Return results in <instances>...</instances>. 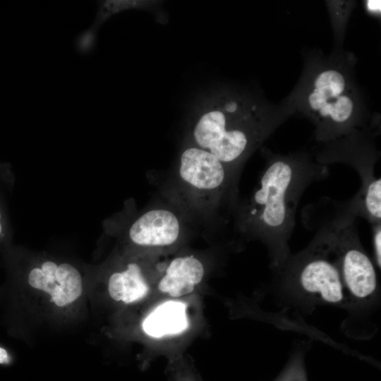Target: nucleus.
Masks as SVG:
<instances>
[{
	"mask_svg": "<svg viewBox=\"0 0 381 381\" xmlns=\"http://www.w3.org/2000/svg\"><path fill=\"white\" fill-rule=\"evenodd\" d=\"M328 174L327 164L306 154H270L253 194L237 205L238 230L264 241L277 260L283 259L303 193Z\"/></svg>",
	"mask_w": 381,
	"mask_h": 381,
	"instance_id": "1",
	"label": "nucleus"
},
{
	"mask_svg": "<svg viewBox=\"0 0 381 381\" xmlns=\"http://www.w3.org/2000/svg\"><path fill=\"white\" fill-rule=\"evenodd\" d=\"M243 104L233 97L217 99L200 112L190 132V144L209 152L237 174L272 128Z\"/></svg>",
	"mask_w": 381,
	"mask_h": 381,
	"instance_id": "2",
	"label": "nucleus"
},
{
	"mask_svg": "<svg viewBox=\"0 0 381 381\" xmlns=\"http://www.w3.org/2000/svg\"><path fill=\"white\" fill-rule=\"evenodd\" d=\"M354 216L338 205L325 206L312 217L315 229L330 253L337 255L343 284L352 295L366 298L376 290L374 265L360 243Z\"/></svg>",
	"mask_w": 381,
	"mask_h": 381,
	"instance_id": "3",
	"label": "nucleus"
},
{
	"mask_svg": "<svg viewBox=\"0 0 381 381\" xmlns=\"http://www.w3.org/2000/svg\"><path fill=\"white\" fill-rule=\"evenodd\" d=\"M179 181L195 203L218 207L229 202L235 205L238 174L217 158L192 144L181 154Z\"/></svg>",
	"mask_w": 381,
	"mask_h": 381,
	"instance_id": "4",
	"label": "nucleus"
},
{
	"mask_svg": "<svg viewBox=\"0 0 381 381\" xmlns=\"http://www.w3.org/2000/svg\"><path fill=\"white\" fill-rule=\"evenodd\" d=\"M311 111L327 125L322 139L335 138L351 127L355 102L345 75L335 68L320 71L307 97Z\"/></svg>",
	"mask_w": 381,
	"mask_h": 381,
	"instance_id": "5",
	"label": "nucleus"
},
{
	"mask_svg": "<svg viewBox=\"0 0 381 381\" xmlns=\"http://www.w3.org/2000/svg\"><path fill=\"white\" fill-rule=\"evenodd\" d=\"M306 253L297 267L300 286L325 302H341L344 299V284L339 267L330 259L328 250L316 234Z\"/></svg>",
	"mask_w": 381,
	"mask_h": 381,
	"instance_id": "6",
	"label": "nucleus"
},
{
	"mask_svg": "<svg viewBox=\"0 0 381 381\" xmlns=\"http://www.w3.org/2000/svg\"><path fill=\"white\" fill-rule=\"evenodd\" d=\"M28 282L32 287L51 295L58 306H64L76 300L82 294V279L72 265L47 261L42 268H35L30 272Z\"/></svg>",
	"mask_w": 381,
	"mask_h": 381,
	"instance_id": "7",
	"label": "nucleus"
},
{
	"mask_svg": "<svg viewBox=\"0 0 381 381\" xmlns=\"http://www.w3.org/2000/svg\"><path fill=\"white\" fill-rule=\"evenodd\" d=\"M181 231V221L174 212L155 208L145 212L132 224L129 237L138 246L164 247L175 243Z\"/></svg>",
	"mask_w": 381,
	"mask_h": 381,
	"instance_id": "8",
	"label": "nucleus"
},
{
	"mask_svg": "<svg viewBox=\"0 0 381 381\" xmlns=\"http://www.w3.org/2000/svg\"><path fill=\"white\" fill-rule=\"evenodd\" d=\"M202 263L192 255L172 260L161 278L158 288L171 297H179L192 292L204 276Z\"/></svg>",
	"mask_w": 381,
	"mask_h": 381,
	"instance_id": "9",
	"label": "nucleus"
},
{
	"mask_svg": "<svg viewBox=\"0 0 381 381\" xmlns=\"http://www.w3.org/2000/svg\"><path fill=\"white\" fill-rule=\"evenodd\" d=\"M188 325L186 305L179 301H168L159 306L145 320L143 327L150 337L159 338L177 334Z\"/></svg>",
	"mask_w": 381,
	"mask_h": 381,
	"instance_id": "10",
	"label": "nucleus"
},
{
	"mask_svg": "<svg viewBox=\"0 0 381 381\" xmlns=\"http://www.w3.org/2000/svg\"><path fill=\"white\" fill-rule=\"evenodd\" d=\"M108 289L115 301L130 303L143 298L149 287L140 266L130 263L124 271L110 276Z\"/></svg>",
	"mask_w": 381,
	"mask_h": 381,
	"instance_id": "11",
	"label": "nucleus"
},
{
	"mask_svg": "<svg viewBox=\"0 0 381 381\" xmlns=\"http://www.w3.org/2000/svg\"><path fill=\"white\" fill-rule=\"evenodd\" d=\"M277 381H306L305 373L300 365H293Z\"/></svg>",
	"mask_w": 381,
	"mask_h": 381,
	"instance_id": "12",
	"label": "nucleus"
},
{
	"mask_svg": "<svg viewBox=\"0 0 381 381\" xmlns=\"http://www.w3.org/2000/svg\"><path fill=\"white\" fill-rule=\"evenodd\" d=\"M373 243L377 265H381V223L372 226Z\"/></svg>",
	"mask_w": 381,
	"mask_h": 381,
	"instance_id": "13",
	"label": "nucleus"
},
{
	"mask_svg": "<svg viewBox=\"0 0 381 381\" xmlns=\"http://www.w3.org/2000/svg\"><path fill=\"white\" fill-rule=\"evenodd\" d=\"M380 1L377 0H370L367 1L366 6L367 9L372 13H380Z\"/></svg>",
	"mask_w": 381,
	"mask_h": 381,
	"instance_id": "14",
	"label": "nucleus"
},
{
	"mask_svg": "<svg viewBox=\"0 0 381 381\" xmlns=\"http://www.w3.org/2000/svg\"><path fill=\"white\" fill-rule=\"evenodd\" d=\"M8 361L9 358L6 351L0 347V364L8 363Z\"/></svg>",
	"mask_w": 381,
	"mask_h": 381,
	"instance_id": "15",
	"label": "nucleus"
},
{
	"mask_svg": "<svg viewBox=\"0 0 381 381\" xmlns=\"http://www.w3.org/2000/svg\"><path fill=\"white\" fill-rule=\"evenodd\" d=\"M0 218H1V214H0ZM1 230H2V227H1V223H0V234H1Z\"/></svg>",
	"mask_w": 381,
	"mask_h": 381,
	"instance_id": "16",
	"label": "nucleus"
}]
</instances>
